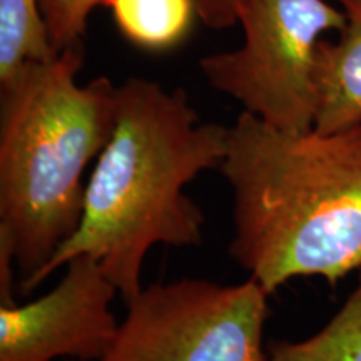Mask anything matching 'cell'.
Wrapping results in <instances>:
<instances>
[{
    "instance_id": "cell-1",
    "label": "cell",
    "mask_w": 361,
    "mask_h": 361,
    "mask_svg": "<svg viewBox=\"0 0 361 361\" xmlns=\"http://www.w3.org/2000/svg\"><path fill=\"white\" fill-rule=\"evenodd\" d=\"M228 139L229 128L201 123L183 89L139 78L117 85L114 130L85 186L78 231L20 290L34 291L72 258L87 255L126 303L134 300L152 246L202 243L204 214L184 188L219 168Z\"/></svg>"
},
{
    "instance_id": "cell-2",
    "label": "cell",
    "mask_w": 361,
    "mask_h": 361,
    "mask_svg": "<svg viewBox=\"0 0 361 361\" xmlns=\"http://www.w3.org/2000/svg\"><path fill=\"white\" fill-rule=\"evenodd\" d=\"M218 169L233 191L229 255L268 295L361 269V124L284 130L245 111Z\"/></svg>"
},
{
    "instance_id": "cell-3",
    "label": "cell",
    "mask_w": 361,
    "mask_h": 361,
    "mask_svg": "<svg viewBox=\"0 0 361 361\" xmlns=\"http://www.w3.org/2000/svg\"><path fill=\"white\" fill-rule=\"evenodd\" d=\"M82 62V44L72 45L0 84V236L22 283L78 231L84 171L114 130L117 85L79 84Z\"/></svg>"
},
{
    "instance_id": "cell-4",
    "label": "cell",
    "mask_w": 361,
    "mask_h": 361,
    "mask_svg": "<svg viewBox=\"0 0 361 361\" xmlns=\"http://www.w3.org/2000/svg\"><path fill=\"white\" fill-rule=\"evenodd\" d=\"M345 13L328 0H239L241 47L202 57L211 87L284 130L314 124V62L323 35L341 30Z\"/></svg>"
},
{
    "instance_id": "cell-5",
    "label": "cell",
    "mask_w": 361,
    "mask_h": 361,
    "mask_svg": "<svg viewBox=\"0 0 361 361\" xmlns=\"http://www.w3.org/2000/svg\"><path fill=\"white\" fill-rule=\"evenodd\" d=\"M268 293L258 281L156 283L128 303L101 361H268Z\"/></svg>"
},
{
    "instance_id": "cell-6",
    "label": "cell",
    "mask_w": 361,
    "mask_h": 361,
    "mask_svg": "<svg viewBox=\"0 0 361 361\" xmlns=\"http://www.w3.org/2000/svg\"><path fill=\"white\" fill-rule=\"evenodd\" d=\"M66 266L47 295L0 305V361H101L111 350L121 324L111 303L119 291L92 256L79 255Z\"/></svg>"
},
{
    "instance_id": "cell-7",
    "label": "cell",
    "mask_w": 361,
    "mask_h": 361,
    "mask_svg": "<svg viewBox=\"0 0 361 361\" xmlns=\"http://www.w3.org/2000/svg\"><path fill=\"white\" fill-rule=\"evenodd\" d=\"M345 25L335 40L322 39L314 62V124L336 133L361 124V0H336Z\"/></svg>"
},
{
    "instance_id": "cell-8",
    "label": "cell",
    "mask_w": 361,
    "mask_h": 361,
    "mask_svg": "<svg viewBox=\"0 0 361 361\" xmlns=\"http://www.w3.org/2000/svg\"><path fill=\"white\" fill-rule=\"evenodd\" d=\"M119 32L135 47L164 52L191 32L196 0H107Z\"/></svg>"
},
{
    "instance_id": "cell-9",
    "label": "cell",
    "mask_w": 361,
    "mask_h": 361,
    "mask_svg": "<svg viewBox=\"0 0 361 361\" xmlns=\"http://www.w3.org/2000/svg\"><path fill=\"white\" fill-rule=\"evenodd\" d=\"M40 0H0V84L29 62L56 57Z\"/></svg>"
},
{
    "instance_id": "cell-10",
    "label": "cell",
    "mask_w": 361,
    "mask_h": 361,
    "mask_svg": "<svg viewBox=\"0 0 361 361\" xmlns=\"http://www.w3.org/2000/svg\"><path fill=\"white\" fill-rule=\"evenodd\" d=\"M268 361H361V273L358 286L326 326L303 341L271 343Z\"/></svg>"
},
{
    "instance_id": "cell-11",
    "label": "cell",
    "mask_w": 361,
    "mask_h": 361,
    "mask_svg": "<svg viewBox=\"0 0 361 361\" xmlns=\"http://www.w3.org/2000/svg\"><path fill=\"white\" fill-rule=\"evenodd\" d=\"M107 0H40L51 42L57 52L82 44L87 22Z\"/></svg>"
},
{
    "instance_id": "cell-12",
    "label": "cell",
    "mask_w": 361,
    "mask_h": 361,
    "mask_svg": "<svg viewBox=\"0 0 361 361\" xmlns=\"http://www.w3.org/2000/svg\"><path fill=\"white\" fill-rule=\"evenodd\" d=\"M197 16L214 30L229 29L238 24L239 0H196Z\"/></svg>"
}]
</instances>
